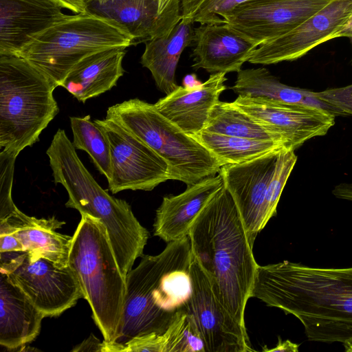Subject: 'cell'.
Segmentation results:
<instances>
[{
	"label": "cell",
	"mask_w": 352,
	"mask_h": 352,
	"mask_svg": "<svg viewBox=\"0 0 352 352\" xmlns=\"http://www.w3.org/2000/svg\"><path fill=\"white\" fill-rule=\"evenodd\" d=\"M193 256L219 302L245 327V310L258 264L241 214L223 187L197 216L188 234Z\"/></svg>",
	"instance_id": "7a4b0ae2"
},
{
	"label": "cell",
	"mask_w": 352,
	"mask_h": 352,
	"mask_svg": "<svg viewBox=\"0 0 352 352\" xmlns=\"http://www.w3.org/2000/svg\"><path fill=\"white\" fill-rule=\"evenodd\" d=\"M158 5L160 14L182 16V0H158Z\"/></svg>",
	"instance_id": "836d02e7"
},
{
	"label": "cell",
	"mask_w": 352,
	"mask_h": 352,
	"mask_svg": "<svg viewBox=\"0 0 352 352\" xmlns=\"http://www.w3.org/2000/svg\"><path fill=\"white\" fill-rule=\"evenodd\" d=\"M201 83L198 81L195 74L187 75L183 80L184 87L188 89H192L199 86Z\"/></svg>",
	"instance_id": "ab89813d"
},
{
	"label": "cell",
	"mask_w": 352,
	"mask_h": 352,
	"mask_svg": "<svg viewBox=\"0 0 352 352\" xmlns=\"http://www.w3.org/2000/svg\"><path fill=\"white\" fill-rule=\"evenodd\" d=\"M203 130L228 136L274 141L292 150L280 134L255 120L232 102L219 100L210 110Z\"/></svg>",
	"instance_id": "d4e9b609"
},
{
	"label": "cell",
	"mask_w": 352,
	"mask_h": 352,
	"mask_svg": "<svg viewBox=\"0 0 352 352\" xmlns=\"http://www.w3.org/2000/svg\"><path fill=\"white\" fill-rule=\"evenodd\" d=\"M133 45L114 22L89 13L69 15L36 36L18 54L61 86L72 69L98 52Z\"/></svg>",
	"instance_id": "8992f818"
},
{
	"label": "cell",
	"mask_w": 352,
	"mask_h": 352,
	"mask_svg": "<svg viewBox=\"0 0 352 352\" xmlns=\"http://www.w3.org/2000/svg\"><path fill=\"white\" fill-rule=\"evenodd\" d=\"M162 334L164 352H206L194 318L184 307L177 312Z\"/></svg>",
	"instance_id": "83f0119b"
},
{
	"label": "cell",
	"mask_w": 352,
	"mask_h": 352,
	"mask_svg": "<svg viewBox=\"0 0 352 352\" xmlns=\"http://www.w3.org/2000/svg\"><path fill=\"white\" fill-rule=\"evenodd\" d=\"M25 251L23 245L12 233L0 234V252Z\"/></svg>",
	"instance_id": "d6a6232c"
},
{
	"label": "cell",
	"mask_w": 352,
	"mask_h": 352,
	"mask_svg": "<svg viewBox=\"0 0 352 352\" xmlns=\"http://www.w3.org/2000/svg\"><path fill=\"white\" fill-rule=\"evenodd\" d=\"M332 194L338 199L352 201V183H340L332 190Z\"/></svg>",
	"instance_id": "f35d334b"
},
{
	"label": "cell",
	"mask_w": 352,
	"mask_h": 352,
	"mask_svg": "<svg viewBox=\"0 0 352 352\" xmlns=\"http://www.w3.org/2000/svg\"><path fill=\"white\" fill-rule=\"evenodd\" d=\"M70 124L75 148L87 152L97 169L109 180L112 171L111 148L103 129L91 121L89 116L71 117Z\"/></svg>",
	"instance_id": "4316f807"
},
{
	"label": "cell",
	"mask_w": 352,
	"mask_h": 352,
	"mask_svg": "<svg viewBox=\"0 0 352 352\" xmlns=\"http://www.w3.org/2000/svg\"><path fill=\"white\" fill-rule=\"evenodd\" d=\"M344 351L346 352H352V341L343 344Z\"/></svg>",
	"instance_id": "b9f144b4"
},
{
	"label": "cell",
	"mask_w": 352,
	"mask_h": 352,
	"mask_svg": "<svg viewBox=\"0 0 352 352\" xmlns=\"http://www.w3.org/2000/svg\"><path fill=\"white\" fill-rule=\"evenodd\" d=\"M193 22L182 19L168 33L146 42L141 63L151 73L157 88L166 95L179 85L177 66L184 49L194 40Z\"/></svg>",
	"instance_id": "603a6c76"
},
{
	"label": "cell",
	"mask_w": 352,
	"mask_h": 352,
	"mask_svg": "<svg viewBox=\"0 0 352 352\" xmlns=\"http://www.w3.org/2000/svg\"><path fill=\"white\" fill-rule=\"evenodd\" d=\"M333 0H246L221 16L257 47L287 33Z\"/></svg>",
	"instance_id": "8fae6325"
},
{
	"label": "cell",
	"mask_w": 352,
	"mask_h": 352,
	"mask_svg": "<svg viewBox=\"0 0 352 352\" xmlns=\"http://www.w3.org/2000/svg\"><path fill=\"white\" fill-rule=\"evenodd\" d=\"M102 342L96 338L94 336L91 335L87 340L78 344L73 349L72 351H101L102 352Z\"/></svg>",
	"instance_id": "d590c367"
},
{
	"label": "cell",
	"mask_w": 352,
	"mask_h": 352,
	"mask_svg": "<svg viewBox=\"0 0 352 352\" xmlns=\"http://www.w3.org/2000/svg\"><path fill=\"white\" fill-rule=\"evenodd\" d=\"M284 151L286 150L272 152L241 164L224 165L219 172L237 206L253 245L257 234L267 223V192L278 157Z\"/></svg>",
	"instance_id": "5bb4252c"
},
{
	"label": "cell",
	"mask_w": 352,
	"mask_h": 352,
	"mask_svg": "<svg viewBox=\"0 0 352 352\" xmlns=\"http://www.w3.org/2000/svg\"><path fill=\"white\" fill-rule=\"evenodd\" d=\"M0 344L16 349L39 334L45 315L0 271Z\"/></svg>",
	"instance_id": "44dd1931"
},
{
	"label": "cell",
	"mask_w": 352,
	"mask_h": 352,
	"mask_svg": "<svg viewBox=\"0 0 352 352\" xmlns=\"http://www.w3.org/2000/svg\"><path fill=\"white\" fill-rule=\"evenodd\" d=\"M192 294L184 308L192 315L206 352H250L246 328L236 322L215 296L207 273L192 254Z\"/></svg>",
	"instance_id": "30bf717a"
},
{
	"label": "cell",
	"mask_w": 352,
	"mask_h": 352,
	"mask_svg": "<svg viewBox=\"0 0 352 352\" xmlns=\"http://www.w3.org/2000/svg\"><path fill=\"white\" fill-rule=\"evenodd\" d=\"M299 344L292 342L289 340H283L280 337H278L277 344L271 349H267L263 346V351L265 352L272 351H283V352H296L298 351Z\"/></svg>",
	"instance_id": "74e56055"
},
{
	"label": "cell",
	"mask_w": 352,
	"mask_h": 352,
	"mask_svg": "<svg viewBox=\"0 0 352 352\" xmlns=\"http://www.w3.org/2000/svg\"><path fill=\"white\" fill-rule=\"evenodd\" d=\"M246 0H204L190 18V21L207 23H221V16Z\"/></svg>",
	"instance_id": "4dcf8cb0"
},
{
	"label": "cell",
	"mask_w": 352,
	"mask_h": 352,
	"mask_svg": "<svg viewBox=\"0 0 352 352\" xmlns=\"http://www.w3.org/2000/svg\"><path fill=\"white\" fill-rule=\"evenodd\" d=\"M224 186L223 177H206L177 195L166 196L156 210L154 235L167 243L188 236L197 216Z\"/></svg>",
	"instance_id": "ac0fdd59"
},
{
	"label": "cell",
	"mask_w": 352,
	"mask_h": 352,
	"mask_svg": "<svg viewBox=\"0 0 352 352\" xmlns=\"http://www.w3.org/2000/svg\"><path fill=\"white\" fill-rule=\"evenodd\" d=\"M67 265L104 340L115 339L126 295V278L118 265L107 230L98 219L82 214L72 236Z\"/></svg>",
	"instance_id": "3957f363"
},
{
	"label": "cell",
	"mask_w": 352,
	"mask_h": 352,
	"mask_svg": "<svg viewBox=\"0 0 352 352\" xmlns=\"http://www.w3.org/2000/svg\"><path fill=\"white\" fill-rule=\"evenodd\" d=\"M340 37H348V38H349V39L351 41V43L352 44V29L343 32L340 35ZM351 65H352V59H351Z\"/></svg>",
	"instance_id": "60d3db41"
},
{
	"label": "cell",
	"mask_w": 352,
	"mask_h": 352,
	"mask_svg": "<svg viewBox=\"0 0 352 352\" xmlns=\"http://www.w3.org/2000/svg\"><path fill=\"white\" fill-rule=\"evenodd\" d=\"M0 271L18 286L45 317L60 316L83 298L71 267L26 251L0 252Z\"/></svg>",
	"instance_id": "ba28073f"
},
{
	"label": "cell",
	"mask_w": 352,
	"mask_h": 352,
	"mask_svg": "<svg viewBox=\"0 0 352 352\" xmlns=\"http://www.w3.org/2000/svg\"><path fill=\"white\" fill-rule=\"evenodd\" d=\"M204 0H182V19L190 20Z\"/></svg>",
	"instance_id": "8d00e7d4"
},
{
	"label": "cell",
	"mask_w": 352,
	"mask_h": 352,
	"mask_svg": "<svg viewBox=\"0 0 352 352\" xmlns=\"http://www.w3.org/2000/svg\"><path fill=\"white\" fill-rule=\"evenodd\" d=\"M252 297L295 316L310 341H352V267H315L289 261L258 265Z\"/></svg>",
	"instance_id": "6da1fadb"
},
{
	"label": "cell",
	"mask_w": 352,
	"mask_h": 352,
	"mask_svg": "<svg viewBox=\"0 0 352 352\" xmlns=\"http://www.w3.org/2000/svg\"><path fill=\"white\" fill-rule=\"evenodd\" d=\"M85 12L118 24L133 45L166 34L182 20L160 14L158 0H90Z\"/></svg>",
	"instance_id": "e0dca14e"
},
{
	"label": "cell",
	"mask_w": 352,
	"mask_h": 352,
	"mask_svg": "<svg viewBox=\"0 0 352 352\" xmlns=\"http://www.w3.org/2000/svg\"><path fill=\"white\" fill-rule=\"evenodd\" d=\"M106 118L140 138L168 164L170 179L188 186L219 173L217 159L199 142L164 116L155 107L138 98L114 104Z\"/></svg>",
	"instance_id": "5b68a950"
},
{
	"label": "cell",
	"mask_w": 352,
	"mask_h": 352,
	"mask_svg": "<svg viewBox=\"0 0 352 352\" xmlns=\"http://www.w3.org/2000/svg\"><path fill=\"white\" fill-rule=\"evenodd\" d=\"M54 0H0V54L18 55L32 39L69 15Z\"/></svg>",
	"instance_id": "9a60e30c"
},
{
	"label": "cell",
	"mask_w": 352,
	"mask_h": 352,
	"mask_svg": "<svg viewBox=\"0 0 352 352\" xmlns=\"http://www.w3.org/2000/svg\"><path fill=\"white\" fill-rule=\"evenodd\" d=\"M231 89L241 96L313 107L336 116H344L338 109L318 98L314 91L283 84L265 67L241 69Z\"/></svg>",
	"instance_id": "cb8c5ba5"
},
{
	"label": "cell",
	"mask_w": 352,
	"mask_h": 352,
	"mask_svg": "<svg viewBox=\"0 0 352 352\" xmlns=\"http://www.w3.org/2000/svg\"><path fill=\"white\" fill-rule=\"evenodd\" d=\"M351 16L352 0H333L294 29L261 43L248 62L271 65L298 59L316 46L338 38Z\"/></svg>",
	"instance_id": "7c38bea8"
},
{
	"label": "cell",
	"mask_w": 352,
	"mask_h": 352,
	"mask_svg": "<svg viewBox=\"0 0 352 352\" xmlns=\"http://www.w3.org/2000/svg\"><path fill=\"white\" fill-rule=\"evenodd\" d=\"M192 254L188 236L168 243L157 255L141 256L138 265L126 274L122 314L111 342L123 344L136 336L166 330L154 306L153 292L168 270Z\"/></svg>",
	"instance_id": "52a82bcc"
},
{
	"label": "cell",
	"mask_w": 352,
	"mask_h": 352,
	"mask_svg": "<svg viewBox=\"0 0 352 352\" xmlns=\"http://www.w3.org/2000/svg\"><path fill=\"white\" fill-rule=\"evenodd\" d=\"M192 67L208 73L239 72L257 46L224 23L194 29Z\"/></svg>",
	"instance_id": "2e32d148"
},
{
	"label": "cell",
	"mask_w": 352,
	"mask_h": 352,
	"mask_svg": "<svg viewBox=\"0 0 352 352\" xmlns=\"http://www.w3.org/2000/svg\"><path fill=\"white\" fill-rule=\"evenodd\" d=\"M18 155L17 152L8 149L0 153V221L18 209L12 198L14 167Z\"/></svg>",
	"instance_id": "f546056e"
},
{
	"label": "cell",
	"mask_w": 352,
	"mask_h": 352,
	"mask_svg": "<svg viewBox=\"0 0 352 352\" xmlns=\"http://www.w3.org/2000/svg\"><path fill=\"white\" fill-rule=\"evenodd\" d=\"M226 74H211L206 82L192 89L178 86L154 104L164 116L186 133H197L204 129L210 110L226 89Z\"/></svg>",
	"instance_id": "d6986e66"
},
{
	"label": "cell",
	"mask_w": 352,
	"mask_h": 352,
	"mask_svg": "<svg viewBox=\"0 0 352 352\" xmlns=\"http://www.w3.org/2000/svg\"><path fill=\"white\" fill-rule=\"evenodd\" d=\"M297 159V155L293 150L284 151L278 157L276 169L270 182L266 196L265 219L267 223L276 214L281 193Z\"/></svg>",
	"instance_id": "f1b7e54d"
},
{
	"label": "cell",
	"mask_w": 352,
	"mask_h": 352,
	"mask_svg": "<svg viewBox=\"0 0 352 352\" xmlns=\"http://www.w3.org/2000/svg\"><path fill=\"white\" fill-rule=\"evenodd\" d=\"M65 223L54 217H30L18 209L0 221V234L12 233L31 256L44 257L65 267L68 263L72 236L56 232Z\"/></svg>",
	"instance_id": "ffe728a7"
},
{
	"label": "cell",
	"mask_w": 352,
	"mask_h": 352,
	"mask_svg": "<svg viewBox=\"0 0 352 352\" xmlns=\"http://www.w3.org/2000/svg\"><path fill=\"white\" fill-rule=\"evenodd\" d=\"M57 85L25 58L0 54V147L19 153L59 111Z\"/></svg>",
	"instance_id": "277c9868"
},
{
	"label": "cell",
	"mask_w": 352,
	"mask_h": 352,
	"mask_svg": "<svg viewBox=\"0 0 352 352\" xmlns=\"http://www.w3.org/2000/svg\"><path fill=\"white\" fill-rule=\"evenodd\" d=\"M314 94L318 98L338 109L344 116H352V84L314 91Z\"/></svg>",
	"instance_id": "1f68e13d"
},
{
	"label": "cell",
	"mask_w": 352,
	"mask_h": 352,
	"mask_svg": "<svg viewBox=\"0 0 352 352\" xmlns=\"http://www.w3.org/2000/svg\"><path fill=\"white\" fill-rule=\"evenodd\" d=\"M191 136L210 152L221 167L248 162L272 152L289 150L274 141L228 136L204 130Z\"/></svg>",
	"instance_id": "484cf974"
},
{
	"label": "cell",
	"mask_w": 352,
	"mask_h": 352,
	"mask_svg": "<svg viewBox=\"0 0 352 352\" xmlns=\"http://www.w3.org/2000/svg\"><path fill=\"white\" fill-rule=\"evenodd\" d=\"M232 103L280 134L294 151L313 138L325 135L335 124L336 117L316 107L263 98L238 96Z\"/></svg>",
	"instance_id": "4fadbf2b"
},
{
	"label": "cell",
	"mask_w": 352,
	"mask_h": 352,
	"mask_svg": "<svg viewBox=\"0 0 352 352\" xmlns=\"http://www.w3.org/2000/svg\"><path fill=\"white\" fill-rule=\"evenodd\" d=\"M63 8L70 10L76 14L85 13L90 0H54Z\"/></svg>",
	"instance_id": "e575fe53"
},
{
	"label": "cell",
	"mask_w": 352,
	"mask_h": 352,
	"mask_svg": "<svg viewBox=\"0 0 352 352\" xmlns=\"http://www.w3.org/2000/svg\"><path fill=\"white\" fill-rule=\"evenodd\" d=\"M126 49L110 48L85 57L72 69L60 87L82 102L110 90L124 74Z\"/></svg>",
	"instance_id": "7402d4cb"
},
{
	"label": "cell",
	"mask_w": 352,
	"mask_h": 352,
	"mask_svg": "<svg viewBox=\"0 0 352 352\" xmlns=\"http://www.w3.org/2000/svg\"><path fill=\"white\" fill-rule=\"evenodd\" d=\"M104 131L111 148V177L109 190H153L170 179L168 164L148 145L107 118L95 120Z\"/></svg>",
	"instance_id": "9c48e42d"
}]
</instances>
